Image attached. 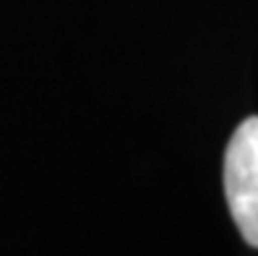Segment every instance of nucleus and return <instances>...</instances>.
<instances>
[{"instance_id":"f257e3e1","label":"nucleus","mask_w":258,"mask_h":256,"mask_svg":"<svg viewBox=\"0 0 258 256\" xmlns=\"http://www.w3.org/2000/svg\"><path fill=\"white\" fill-rule=\"evenodd\" d=\"M224 196L242 240L258 248V115L242 120L227 144Z\"/></svg>"}]
</instances>
